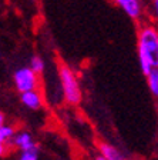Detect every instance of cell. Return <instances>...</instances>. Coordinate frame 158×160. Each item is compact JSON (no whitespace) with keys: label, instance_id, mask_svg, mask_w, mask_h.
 <instances>
[{"label":"cell","instance_id":"obj_1","mask_svg":"<svg viewBox=\"0 0 158 160\" xmlns=\"http://www.w3.org/2000/svg\"><path fill=\"white\" fill-rule=\"evenodd\" d=\"M137 54L144 74L158 67V26L150 20L142 23L138 29Z\"/></svg>","mask_w":158,"mask_h":160},{"label":"cell","instance_id":"obj_2","mask_svg":"<svg viewBox=\"0 0 158 160\" xmlns=\"http://www.w3.org/2000/svg\"><path fill=\"white\" fill-rule=\"evenodd\" d=\"M59 79H60V86H61V93L63 97L66 100V103L71 104V106H77L81 102V87H80V82L77 79L76 73L66 64H61L59 69Z\"/></svg>","mask_w":158,"mask_h":160},{"label":"cell","instance_id":"obj_3","mask_svg":"<svg viewBox=\"0 0 158 160\" xmlns=\"http://www.w3.org/2000/svg\"><path fill=\"white\" fill-rule=\"evenodd\" d=\"M13 82L16 90L20 93H24L29 90H36L39 87V74L30 66L20 67L14 72Z\"/></svg>","mask_w":158,"mask_h":160},{"label":"cell","instance_id":"obj_4","mask_svg":"<svg viewBox=\"0 0 158 160\" xmlns=\"http://www.w3.org/2000/svg\"><path fill=\"white\" fill-rule=\"evenodd\" d=\"M130 19L141 20L147 14V3L144 0H113Z\"/></svg>","mask_w":158,"mask_h":160},{"label":"cell","instance_id":"obj_5","mask_svg":"<svg viewBox=\"0 0 158 160\" xmlns=\"http://www.w3.org/2000/svg\"><path fill=\"white\" fill-rule=\"evenodd\" d=\"M20 102L23 103L24 107L30 110H37L43 106V97L39 90H29L24 93H20Z\"/></svg>","mask_w":158,"mask_h":160},{"label":"cell","instance_id":"obj_6","mask_svg":"<svg viewBox=\"0 0 158 160\" xmlns=\"http://www.w3.org/2000/svg\"><path fill=\"white\" fill-rule=\"evenodd\" d=\"M14 147L20 152H23V150H30V149H34L36 146V142H34L33 136L26 132V130H20V132H16L13 137V142H12Z\"/></svg>","mask_w":158,"mask_h":160},{"label":"cell","instance_id":"obj_7","mask_svg":"<svg viewBox=\"0 0 158 160\" xmlns=\"http://www.w3.org/2000/svg\"><path fill=\"white\" fill-rule=\"evenodd\" d=\"M98 149H100V154H103L107 160H127V156L118 147H115L114 144L100 143Z\"/></svg>","mask_w":158,"mask_h":160},{"label":"cell","instance_id":"obj_8","mask_svg":"<svg viewBox=\"0 0 158 160\" xmlns=\"http://www.w3.org/2000/svg\"><path fill=\"white\" fill-rule=\"evenodd\" d=\"M145 77H147V84H148V89L151 92V94L155 99H158V67L152 69L150 73H147Z\"/></svg>","mask_w":158,"mask_h":160},{"label":"cell","instance_id":"obj_9","mask_svg":"<svg viewBox=\"0 0 158 160\" xmlns=\"http://www.w3.org/2000/svg\"><path fill=\"white\" fill-rule=\"evenodd\" d=\"M14 134H16V130H14L13 126H10V124L0 126V142H3V143H6V144L12 143Z\"/></svg>","mask_w":158,"mask_h":160},{"label":"cell","instance_id":"obj_10","mask_svg":"<svg viewBox=\"0 0 158 160\" xmlns=\"http://www.w3.org/2000/svg\"><path fill=\"white\" fill-rule=\"evenodd\" d=\"M147 16H148L150 22L158 26V0L147 2Z\"/></svg>","mask_w":158,"mask_h":160},{"label":"cell","instance_id":"obj_11","mask_svg":"<svg viewBox=\"0 0 158 160\" xmlns=\"http://www.w3.org/2000/svg\"><path fill=\"white\" fill-rule=\"evenodd\" d=\"M31 69L36 72L37 74H41L46 70V62H44L43 59L40 56H33L31 59H30V64H29Z\"/></svg>","mask_w":158,"mask_h":160},{"label":"cell","instance_id":"obj_12","mask_svg":"<svg viewBox=\"0 0 158 160\" xmlns=\"http://www.w3.org/2000/svg\"><path fill=\"white\" fill-rule=\"evenodd\" d=\"M17 160H39V149L34 147V149L20 152L19 159Z\"/></svg>","mask_w":158,"mask_h":160},{"label":"cell","instance_id":"obj_13","mask_svg":"<svg viewBox=\"0 0 158 160\" xmlns=\"http://www.w3.org/2000/svg\"><path fill=\"white\" fill-rule=\"evenodd\" d=\"M7 147H9V144L0 142V157H3V156L7 154Z\"/></svg>","mask_w":158,"mask_h":160},{"label":"cell","instance_id":"obj_14","mask_svg":"<svg viewBox=\"0 0 158 160\" xmlns=\"http://www.w3.org/2000/svg\"><path fill=\"white\" fill-rule=\"evenodd\" d=\"M6 124V116H4L3 112H0V126Z\"/></svg>","mask_w":158,"mask_h":160},{"label":"cell","instance_id":"obj_15","mask_svg":"<svg viewBox=\"0 0 158 160\" xmlns=\"http://www.w3.org/2000/svg\"><path fill=\"white\" fill-rule=\"evenodd\" d=\"M96 160H107V159H105V157L103 156V154H98V156L96 157Z\"/></svg>","mask_w":158,"mask_h":160}]
</instances>
